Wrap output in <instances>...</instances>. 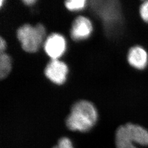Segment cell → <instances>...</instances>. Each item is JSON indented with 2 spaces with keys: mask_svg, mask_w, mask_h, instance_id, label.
Listing matches in <instances>:
<instances>
[{
  "mask_svg": "<svg viewBox=\"0 0 148 148\" xmlns=\"http://www.w3.org/2000/svg\"><path fill=\"white\" fill-rule=\"evenodd\" d=\"M52 148H74L71 140L69 138L63 137L59 138L57 144Z\"/></svg>",
  "mask_w": 148,
  "mask_h": 148,
  "instance_id": "11",
  "label": "cell"
},
{
  "mask_svg": "<svg viewBox=\"0 0 148 148\" xmlns=\"http://www.w3.org/2000/svg\"><path fill=\"white\" fill-rule=\"evenodd\" d=\"M23 2L25 5H32L36 2V1H35V0H24Z\"/></svg>",
  "mask_w": 148,
  "mask_h": 148,
  "instance_id": "14",
  "label": "cell"
},
{
  "mask_svg": "<svg viewBox=\"0 0 148 148\" xmlns=\"http://www.w3.org/2000/svg\"><path fill=\"white\" fill-rule=\"evenodd\" d=\"M127 59L133 68L139 70L144 69L148 64V53L143 47L134 46L130 49Z\"/></svg>",
  "mask_w": 148,
  "mask_h": 148,
  "instance_id": "7",
  "label": "cell"
},
{
  "mask_svg": "<svg viewBox=\"0 0 148 148\" xmlns=\"http://www.w3.org/2000/svg\"><path fill=\"white\" fill-rule=\"evenodd\" d=\"M46 35L44 27L41 24L35 26L25 24L20 27L16 32V36L21 47L27 52H36Z\"/></svg>",
  "mask_w": 148,
  "mask_h": 148,
  "instance_id": "2",
  "label": "cell"
},
{
  "mask_svg": "<svg viewBox=\"0 0 148 148\" xmlns=\"http://www.w3.org/2000/svg\"><path fill=\"white\" fill-rule=\"evenodd\" d=\"M140 15L144 21L148 23V1H144L140 5Z\"/></svg>",
  "mask_w": 148,
  "mask_h": 148,
  "instance_id": "12",
  "label": "cell"
},
{
  "mask_svg": "<svg viewBox=\"0 0 148 148\" xmlns=\"http://www.w3.org/2000/svg\"><path fill=\"white\" fill-rule=\"evenodd\" d=\"M98 119L95 106L90 101H81L71 108L65 124L70 131L87 132L94 127Z\"/></svg>",
  "mask_w": 148,
  "mask_h": 148,
  "instance_id": "1",
  "label": "cell"
},
{
  "mask_svg": "<svg viewBox=\"0 0 148 148\" xmlns=\"http://www.w3.org/2000/svg\"><path fill=\"white\" fill-rule=\"evenodd\" d=\"M121 126L127 137L136 145L148 146V131L145 128L131 123Z\"/></svg>",
  "mask_w": 148,
  "mask_h": 148,
  "instance_id": "5",
  "label": "cell"
},
{
  "mask_svg": "<svg viewBox=\"0 0 148 148\" xmlns=\"http://www.w3.org/2000/svg\"><path fill=\"white\" fill-rule=\"evenodd\" d=\"M68 71L65 63L58 59H51L45 69V75L51 82L61 85L65 82Z\"/></svg>",
  "mask_w": 148,
  "mask_h": 148,
  "instance_id": "3",
  "label": "cell"
},
{
  "mask_svg": "<svg viewBox=\"0 0 148 148\" xmlns=\"http://www.w3.org/2000/svg\"><path fill=\"white\" fill-rule=\"evenodd\" d=\"M5 48H6V43L5 40L2 37H0V54L5 53Z\"/></svg>",
  "mask_w": 148,
  "mask_h": 148,
  "instance_id": "13",
  "label": "cell"
},
{
  "mask_svg": "<svg viewBox=\"0 0 148 148\" xmlns=\"http://www.w3.org/2000/svg\"><path fill=\"white\" fill-rule=\"evenodd\" d=\"M92 31V25L85 16H79L73 22L71 29V36L75 40H84L88 37Z\"/></svg>",
  "mask_w": 148,
  "mask_h": 148,
  "instance_id": "6",
  "label": "cell"
},
{
  "mask_svg": "<svg viewBox=\"0 0 148 148\" xmlns=\"http://www.w3.org/2000/svg\"><path fill=\"white\" fill-rule=\"evenodd\" d=\"M11 60L9 56L5 53L0 54V79L6 77L11 70Z\"/></svg>",
  "mask_w": 148,
  "mask_h": 148,
  "instance_id": "9",
  "label": "cell"
},
{
  "mask_svg": "<svg viewBox=\"0 0 148 148\" xmlns=\"http://www.w3.org/2000/svg\"><path fill=\"white\" fill-rule=\"evenodd\" d=\"M85 0H68L65 2L66 8L70 11H79L85 7Z\"/></svg>",
  "mask_w": 148,
  "mask_h": 148,
  "instance_id": "10",
  "label": "cell"
},
{
  "mask_svg": "<svg viewBox=\"0 0 148 148\" xmlns=\"http://www.w3.org/2000/svg\"><path fill=\"white\" fill-rule=\"evenodd\" d=\"M66 49L65 38L58 34H53L46 38L44 43V49L51 59H58Z\"/></svg>",
  "mask_w": 148,
  "mask_h": 148,
  "instance_id": "4",
  "label": "cell"
},
{
  "mask_svg": "<svg viewBox=\"0 0 148 148\" xmlns=\"http://www.w3.org/2000/svg\"><path fill=\"white\" fill-rule=\"evenodd\" d=\"M115 142L116 148H138L127 137L121 126L116 131Z\"/></svg>",
  "mask_w": 148,
  "mask_h": 148,
  "instance_id": "8",
  "label": "cell"
}]
</instances>
